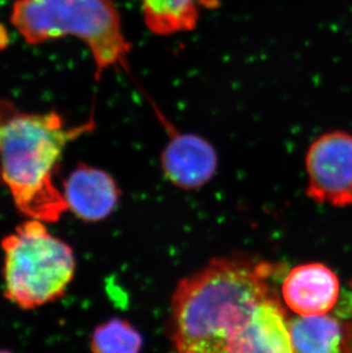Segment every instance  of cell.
<instances>
[{
	"mask_svg": "<svg viewBox=\"0 0 352 353\" xmlns=\"http://www.w3.org/2000/svg\"><path fill=\"white\" fill-rule=\"evenodd\" d=\"M143 337L125 319L113 318L95 327L90 336L92 353H141Z\"/></svg>",
	"mask_w": 352,
	"mask_h": 353,
	"instance_id": "7c38bea8",
	"label": "cell"
},
{
	"mask_svg": "<svg viewBox=\"0 0 352 353\" xmlns=\"http://www.w3.org/2000/svg\"><path fill=\"white\" fill-rule=\"evenodd\" d=\"M8 43V34H7L6 28L0 24V50Z\"/></svg>",
	"mask_w": 352,
	"mask_h": 353,
	"instance_id": "5bb4252c",
	"label": "cell"
},
{
	"mask_svg": "<svg viewBox=\"0 0 352 353\" xmlns=\"http://www.w3.org/2000/svg\"><path fill=\"white\" fill-rule=\"evenodd\" d=\"M95 125L90 118L69 126L55 112L29 114L0 100V182L22 215L54 223L67 212L55 175L68 144Z\"/></svg>",
	"mask_w": 352,
	"mask_h": 353,
	"instance_id": "7a4b0ae2",
	"label": "cell"
},
{
	"mask_svg": "<svg viewBox=\"0 0 352 353\" xmlns=\"http://www.w3.org/2000/svg\"><path fill=\"white\" fill-rule=\"evenodd\" d=\"M340 280L335 272L322 263L295 267L282 283L286 305L297 316L327 314L339 302Z\"/></svg>",
	"mask_w": 352,
	"mask_h": 353,
	"instance_id": "ba28073f",
	"label": "cell"
},
{
	"mask_svg": "<svg viewBox=\"0 0 352 353\" xmlns=\"http://www.w3.org/2000/svg\"><path fill=\"white\" fill-rule=\"evenodd\" d=\"M10 21L30 45L72 36L90 48L95 76L110 69L128 70L132 43L113 0H17Z\"/></svg>",
	"mask_w": 352,
	"mask_h": 353,
	"instance_id": "3957f363",
	"label": "cell"
},
{
	"mask_svg": "<svg viewBox=\"0 0 352 353\" xmlns=\"http://www.w3.org/2000/svg\"><path fill=\"white\" fill-rule=\"evenodd\" d=\"M342 325V336L340 342V353H352V314L340 318Z\"/></svg>",
	"mask_w": 352,
	"mask_h": 353,
	"instance_id": "4fadbf2b",
	"label": "cell"
},
{
	"mask_svg": "<svg viewBox=\"0 0 352 353\" xmlns=\"http://www.w3.org/2000/svg\"><path fill=\"white\" fill-rule=\"evenodd\" d=\"M45 224L29 219L1 241L5 297L23 310L61 300L76 274L70 245Z\"/></svg>",
	"mask_w": 352,
	"mask_h": 353,
	"instance_id": "277c9868",
	"label": "cell"
},
{
	"mask_svg": "<svg viewBox=\"0 0 352 353\" xmlns=\"http://www.w3.org/2000/svg\"><path fill=\"white\" fill-rule=\"evenodd\" d=\"M309 177L306 196L334 207L352 205V135L332 130L313 141L306 151Z\"/></svg>",
	"mask_w": 352,
	"mask_h": 353,
	"instance_id": "5b68a950",
	"label": "cell"
},
{
	"mask_svg": "<svg viewBox=\"0 0 352 353\" xmlns=\"http://www.w3.org/2000/svg\"><path fill=\"white\" fill-rule=\"evenodd\" d=\"M210 0H141L143 21L157 36H173L193 31Z\"/></svg>",
	"mask_w": 352,
	"mask_h": 353,
	"instance_id": "30bf717a",
	"label": "cell"
},
{
	"mask_svg": "<svg viewBox=\"0 0 352 353\" xmlns=\"http://www.w3.org/2000/svg\"><path fill=\"white\" fill-rule=\"evenodd\" d=\"M153 107L168 134V142L160 154L164 175L182 190L204 187L214 177L219 166L215 148L200 135L176 130L155 104Z\"/></svg>",
	"mask_w": 352,
	"mask_h": 353,
	"instance_id": "8992f818",
	"label": "cell"
},
{
	"mask_svg": "<svg viewBox=\"0 0 352 353\" xmlns=\"http://www.w3.org/2000/svg\"><path fill=\"white\" fill-rule=\"evenodd\" d=\"M0 353H13L10 352V351L5 350V349H0Z\"/></svg>",
	"mask_w": 352,
	"mask_h": 353,
	"instance_id": "9a60e30c",
	"label": "cell"
},
{
	"mask_svg": "<svg viewBox=\"0 0 352 353\" xmlns=\"http://www.w3.org/2000/svg\"><path fill=\"white\" fill-rule=\"evenodd\" d=\"M62 194L68 210L79 220L95 223L106 220L119 203L120 188L106 170L78 163L63 181Z\"/></svg>",
	"mask_w": 352,
	"mask_h": 353,
	"instance_id": "52a82bcc",
	"label": "cell"
},
{
	"mask_svg": "<svg viewBox=\"0 0 352 353\" xmlns=\"http://www.w3.org/2000/svg\"><path fill=\"white\" fill-rule=\"evenodd\" d=\"M289 332L294 353H340L342 325L333 314L295 316Z\"/></svg>",
	"mask_w": 352,
	"mask_h": 353,
	"instance_id": "8fae6325",
	"label": "cell"
},
{
	"mask_svg": "<svg viewBox=\"0 0 352 353\" xmlns=\"http://www.w3.org/2000/svg\"><path fill=\"white\" fill-rule=\"evenodd\" d=\"M226 353H294L285 310L276 295L257 307L243 332L226 347Z\"/></svg>",
	"mask_w": 352,
	"mask_h": 353,
	"instance_id": "9c48e42d",
	"label": "cell"
},
{
	"mask_svg": "<svg viewBox=\"0 0 352 353\" xmlns=\"http://www.w3.org/2000/svg\"><path fill=\"white\" fill-rule=\"evenodd\" d=\"M266 264L215 259L181 280L172 297L170 333L176 353H226L257 307L273 296Z\"/></svg>",
	"mask_w": 352,
	"mask_h": 353,
	"instance_id": "6da1fadb",
	"label": "cell"
}]
</instances>
